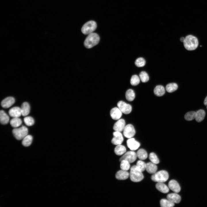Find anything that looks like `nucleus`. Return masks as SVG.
<instances>
[{"label":"nucleus","instance_id":"1","mask_svg":"<svg viewBox=\"0 0 207 207\" xmlns=\"http://www.w3.org/2000/svg\"><path fill=\"white\" fill-rule=\"evenodd\" d=\"M185 48L188 50H195L198 45V39L192 35H189L185 38L183 42Z\"/></svg>","mask_w":207,"mask_h":207},{"label":"nucleus","instance_id":"2","mask_svg":"<svg viewBox=\"0 0 207 207\" xmlns=\"http://www.w3.org/2000/svg\"><path fill=\"white\" fill-rule=\"evenodd\" d=\"M100 40L99 35L93 32L88 35L84 43L85 46L87 48H91L98 44Z\"/></svg>","mask_w":207,"mask_h":207},{"label":"nucleus","instance_id":"3","mask_svg":"<svg viewBox=\"0 0 207 207\" xmlns=\"http://www.w3.org/2000/svg\"><path fill=\"white\" fill-rule=\"evenodd\" d=\"M129 176L131 180L136 182L141 181L144 178L142 172L136 165L133 166L131 168Z\"/></svg>","mask_w":207,"mask_h":207},{"label":"nucleus","instance_id":"4","mask_svg":"<svg viewBox=\"0 0 207 207\" xmlns=\"http://www.w3.org/2000/svg\"><path fill=\"white\" fill-rule=\"evenodd\" d=\"M168 177V172L165 170H162L153 174L151 179L152 180L156 182L163 183L166 181Z\"/></svg>","mask_w":207,"mask_h":207},{"label":"nucleus","instance_id":"5","mask_svg":"<svg viewBox=\"0 0 207 207\" xmlns=\"http://www.w3.org/2000/svg\"><path fill=\"white\" fill-rule=\"evenodd\" d=\"M28 133V128L24 126L14 129L12 133L15 138L18 140H21L27 135Z\"/></svg>","mask_w":207,"mask_h":207},{"label":"nucleus","instance_id":"6","mask_svg":"<svg viewBox=\"0 0 207 207\" xmlns=\"http://www.w3.org/2000/svg\"><path fill=\"white\" fill-rule=\"evenodd\" d=\"M96 22L93 21H89L86 23L81 28L82 32L85 34H89L93 32L97 28Z\"/></svg>","mask_w":207,"mask_h":207},{"label":"nucleus","instance_id":"7","mask_svg":"<svg viewBox=\"0 0 207 207\" xmlns=\"http://www.w3.org/2000/svg\"><path fill=\"white\" fill-rule=\"evenodd\" d=\"M137 154L133 151H129L125 152L120 158L119 161L120 162L122 160H125L130 163L134 162L137 158Z\"/></svg>","mask_w":207,"mask_h":207},{"label":"nucleus","instance_id":"8","mask_svg":"<svg viewBox=\"0 0 207 207\" xmlns=\"http://www.w3.org/2000/svg\"><path fill=\"white\" fill-rule=\"evenodd\" d=\"M118 107L122 113L125 114H129L132 110L131 106L123 101H119L117 104Z\"/></svg>","mask_w":207,"mask_h":207},{"label":"nucleus","instance_id":"9","mask_svg":"<svg viewBox=\"0 0 207 207\" xmlns=\"http://www.w3.org/2000/svg\"><path fill=\"white\" fill-rule=\"evenodd\" d=\"M135 133V130L133 125L128 124L125 126L123 130V134L125 137L129 139L132 138Z\"/></svg>","mask_w":207,"mask_h":207},{"label":"nucleus","instance_id":"10","mask_svg":"<svg viewBox=\"0 0 207 207\" xmlns=\"http://www.w3.org/2000/svg\"><path fill=\"white\" fill-rule=\"evenodd\" d=\"M113 137L111 140L112 143L114 145L121 144L124 139L121 132L115 131L113 133Z\"/></svg>","mask_w":207,"mask_h":207},{"label":"nucleus","instance_id":"11","mask_svg":"<svg viewBox=\"0 0 207 207\" xmlns=\"http://www.w3.org/2000/svg\"><path fill=\"white\" fill-rule=\"evenodd\" d=\"M126 144L128 148L132 151L137 150L140 146V143L139 142L132 137L129 138L127 140Z\"/></svg>","mask_w":207,"mask_h":207},{"label":"nucleus","instance_id":"12","mask_svg":"<svg viewBox=\"0 0 207 207\" xmlns=\"http://www.w3.org/2000/svg\"><path fill=\"white\" fill-rule=\"evenodd\" d=\"M125 126V120L123 119H120L114 124L113 129L115 131L121 132L123 131Z\"/></svg>","mask_w":207,"mask_h":207},{"label":"nucleus","instance_id":"13","mask_svg":"<svg viewBox=\"0 0 207 207\" xmlns=\"http://www.w3.org/2000/svg\"><path fill=\"white\" fill-rule=\"evenodd\" d=\"M14 98L12 97H9L3 99L1 102V106L5 108H8L11 107L15 103Z\"/></svg>","mask_w":207,"mask_h":207},{"label":"nucleus","instance_id":"14","mask_svg":"<svg viewBox=\"0 0 207 207\" xmlns=\"http://www.w3.org/2000/svg\"><path fill=\"white\" fill-rule=\"evenodd\" d=\"M122 112L118 107L112 108L110 111V115L114 120L119 119L122 116Z\"/></svg>","mask_w":207,"mask_h":207},{"label":"nucleus","instance_id":"15","mask_svg":"<svg viewBox=\"0 0 207 207\" xmlns=\"http://www.w3.org/2000/svg\"><path fill=\"white\" fill-rule=\"evenodd\" d=\"M168 186L169 189L176 193L179 192L181 190V187L179 184L174 180H172L169 181Z\"/></svg>","mask_w":207,"mask_h":207},{"label":"nucleus","instance_id":"16","mask_svg":"<svg viewBox=\"0 0 207 207\" xmlns=\"http://www.w3.org/2000/svg\"><path fill=\"white\" fill-rule=\"evenodd\" d=\"M10 116L13 118L19 117L22 115L21 108L18 107H14L9 111Z\"/></svg>","mask_w":207,"mask_h":207},{"label":"nucleus","instance_id":"17","mask_svg":"<svg viewBox=\"0 0 207 207\" xmlns=\"http://www.w3.org/2000/svg\"><path fill=\"white\" fill-rule=\"evenodd\" d=\"M129 176V174L127 171L121 170L118 171L116 173V178L119 180H124L127 179Z\"/></svg>","mask_w":207,"mask_h":207},{"label":"nucleus","instance_id":"18","mask_svg":"<svg viewBox=\"0 0 207 207\" xmlns=\"http://www.w3.org/2000/svg\"><path fill=\"white\" fill-rule=\"evenodd\" d=\"M168 199L171 202L175 203H179L181 200V196L177 193H171L167 196Z\"/></svg>","mask_w":207,"mask_h":207},{"label":"nucleus","instance_id":"19","mask_svg":"<svg viewBox=\"0 0 207 207\" xmlns=\"http://www.w3.org/2000/svg\"><path fill=\"white\" fill-rule=\"evenodd\" d=\"M157 167L155 164L152 162H149L146 164L145 170L149 173L154 174L156 172Z\"/></svg>","mask_w":207,"mask_h":207},{"label":"nucleus","instance_id":"20","mask_svg":"<svg viewBox=\"0 0 207 207\" xmlns=\"http://www.w3.org/2000/svg\"><path fill=\"white\" fill-rule=\"evenodd\" d=\"M30 106L27 102H24L21 105V108L22 115L26 116L28 115L30 112Z\"/></svg>","mask_w":207,"mask_h":207},{"label":"nucleus","instance_id":"21","mask_svg":"<svg viewBox=\"0 0 207 207\" xmlns=\"http://www.w3.org/2000/svg\"><path fill=\"white\" fill-rule=\"evenodd\" d=\"M156 187L158 191L163 193H168L169 188L163 183L158 182L156 185Z\"/></svg>","mask_w":207,"mask_h":207},{"label":"nucleus","instance_id":"22","mask_svg":"<svg viewBox=\"0 0 207 207\" xmlns=\"http://www.w3.org/2000/svg\"><path fill=\"white\" fill-rule=\"evenodd\" d=\"M9 117L7 114L3 110L0 112V121L1 124H6L9 122Z\"/></svg>","mask_w":207,"mask_h":207},{"label":"nucleus","instance_id":"23","mask_svg":"<svg viewBox=\"0 0 207 207\" xmlns=\"http://www.w3.org/2000/svg\"><path fill=\"white\" fill-rule=\"evenodd\" d=\"M154 93L157 96H161L165 93V90L164 87L161 85L156 86L154 89Z\"/></svg>","mask_w":207,"mask_h":207},{"label":"nucleus","instance_id":"24","mask_svg":"<svg viewBox=\"0 0 207 207\" xmlns=\"http://www.w3.org/2000/svg\"><path fill=\"white\" fill-rule=\"evenodd\" d=\"M205 116V111L202 109H200L196 112L195 119L198 122L202 121L204 119Z\"/></svg>","mask_w":207,"mask_h":207},{"label":"nucleus","instance_id":"25","mask_svg":"<svg viewBox=\"0 0 207 207\" xmlns=\"http://www.w3.org/2000/svg\"><path fill=\"white\" fill-rule=\"evenodd\" d=\"M126 149L125 146L121 144L116 145L114 149L115 154L118 156L122 155L126 152Z\"/></svg>","mask_w":207,"mask_h":207},{"label":"nucleus","instance_id":"26","mask_svg":"<svg viewBox=\"0 0 207 207\" xmlns=\"http://www.w3.org/2000/svg\"><path fill=\"white\" fill-rule=\"evenodd\" d=\"M137 157L140 160H143L146 159L147 157V154L146 151L144 149H139L137 153Z\"/></svg>","mask_w":207,"mask_h":207},{"label":"nucleus","instance_id":"27","mask_svg":"<svg viewBox=\"0 0 207 207\" xmlns=\"http://www.w3.org/2000/svg\"><path fill=\"white\" fill-rule=\"evenodd\" d=\"M11 126L14 128H16L20 126L22 124L21 119L18 117L13 118L10 122Z\"/></svg>","mask_w":207,"mask_h":207},{"label":"nucleus","instance_id":"28","mask_svg":"<svg viewBox=\"0 0 207 207\" xmlns=\"http://www.w3.org/2000/svg\"><path fill=\"white\" fill-rule=\"evenodd\" d=\"M125 97L128 101H133L135 97V94L133 90L131 89L127 90L125 93Z\"/></svg>","mask_w":207,"mask_h":207},{"label":"nucleus","instance_id":"29","mask_svg":"<svg viewBox=\"0 0 207 207\" xmlns=\"http://www.w3.org/2000/svg\"><path fill=\"white\" fill-rule=\"evenodd\" d=\"M32 140V136L30 135H28L23 139L22 141V144L24 146H29L31 144Z\"/></svg>","mask_w":207,"mask_h":207},{"label":"nucleus","instance_id":"30","mask_svg":"<svg viewBox=\"0 0 207 207\" xmlns=\"http://www.w3.org/2000/svg\"><path fill=\"white\" fill-rule=\"evenodd\" d=\"M160 206L162 207H171L175 205L174 203L168 199H162L160 202Z\"/></svg>","mask_w":207,"mask_h":207},{"label":"nucleus","instance_id":"31","mask_svg":"<svg viewBox=\"0 0 207 207\" xmlns=\"http://www.w3.org/2000/svg\"><path fill=\"white\" fill-rule=\"evenodd\" d=\"M178 85L175 83H170L166 85V89L168 93H172L176 91L178 88Z\"/></svg>","mask_w":207,"mask_h":207},{"label":"nucleus","instance_id":"32","mask_svg":"<svg viewBox=\"0 0 207 207\" xmlns=\"http://www.w3.org/2000/svg\"><path fill=\"white\" fill-rule=\"evenodd\" d=\"M139 76L140 80L143 83L147 82L149 79L148 75L145 71L141 72L139 74Z\"/></svg>","mask_w":207,"mask_h":207},{"label":"nucleus","instance_id":"33","mask_svg":"<svg viewBox=\"0 0 207 207\" xmlns=\"http://www.w3.org/2000/svg\"><path fill=\"white\" fill-rule=\"evenodd\" d=\"M120 167L121 170L127 171L130 168V163L125 160H122L121 161Z\"/></svg>","mask_w":207,"mask_h":207},{"label":"nucleus","instance_id":"34","mask_svg":"<svg viewBox=\"0 0 207 207\" xmlns=\"http://www.w3.org/2000/svg\"><path fill=\"white\" fill-rule=\"evenodd\" d=\"M196 112L195 111H190L187 112L185 115L184 118L185 120L191 121L195 118Z\"/></svg>","mask_w":207,"mask_h":207},{"label":"nucleus","instance_id":"35","mask_svg":"<svg viewBox=\"0 0 207 207\" xmlns=\"http://www.w3.org/2000/svg\"><path fill=\"white\" fill-rule=\"evenodd\" d=\"M140 78L138 75H133L130 80L131 84L133 86L137 85L140 83Z\"/></svg>","mask_w":207,"mask_h":207},{"label":"nucleus","instance_id":"36","mask_svg":"<svg viewBox=\"0 0 207 207\" xmlns=\"http://www.w3.org/2000/svg\"><path fill=\"white\" fill-rule=\"evenodd\" d=\"M145 64V61L143 57H140L137 58L135 62V65L137 67H142Z\"/></svg>","mask_w":207,"mask_h":207},{"label":"nucleus","instance_id":"37","mask_svg":"<svg viewBox=\"0 0 207 207\" xmlns=\"http://www.w3.org/2000/svg\"><path fill=\"white\" fill-rule=\"evenodd\" d=\"M149 159L151 162L155 164H158L159 162V160L158 157L154 153L152 152L150 154Z\"/></svg>","mask_w":207,"mask_h":207},{"label":"nucleus","instance_id":"38","mask_svg":"<svg viewBox=\"0 0 207 207\" xmlns=\"http://www.w3.org/2000/svg\"><path fill=\"white\" fill-rule=\"evenodd\" d=\"M24 120L25 124L28 126L33 125L34 122V119L31 116H27L25 117Z\"/></svg>","mask_w":207,"mask_h":207},{"label":"nucleus","instance_id":"39","mask_svg":"<svg viewBox=\"0 0 207 207\" xmlns=\"http://www.w3.org/2000/svg\"><path fill=\"white\" fill-rule=\"evenodd\" d=\"M136 166L142 172L145 170L146 164L141 160H139L137 161Z\"/></svg>","mask_w":207,"mask_h":207},{"label":"nucleus","instance_id":"40","mask_svg":"<svg viewBox=\"0 0 207 207\" xmlns=\"http://www.w3.org/2000/svg\"><path fill=\"white\" fill-rule=\"evenodd\" d=\"M204 104L205 106L207 105V96L206 97L204 100Z\"/></svg>","mask_w":207,"mask_h":207},{"label":"nucleus","instance_id":"41","mask_svg":"<svg viewBox=\"0 0 207 207\" xmlns=\"http://www.w3.org/2000/svg\"><path fill=\"white\" fill-rule=\"evenodd\" d=\"M184 39H185V38H184V37H182L180 38V41L181 42H183L184 41Z\"/></svg>","mask_w":207,"mask_h":207},{"label":"nucleus","instance_id":"42","mask_svg":"<svg viewBox=\"0 0 207 207\" xmlns=\"http://www.w3.org/2000/svg\"><path fill=\"white\" fill-rule=\"evenodd\" d=\"M206 108H207V107H206Z\"/></svg>","mask_w":207,"mask_h":207}]
</instances>
